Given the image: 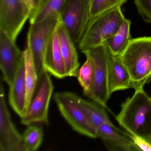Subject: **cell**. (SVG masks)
I'll use <instances>...</instances> for the list:
<instances>
[{
	"instance_id": "18",
	"label": "cell",
	"mask_w": 151,
	"mask_h": 151,
	"mask_svg": "<svg viewBox=\"0 0 151 151\" xmlns=\"http://www.w3.org/2000/svg\"><path fill=\"white\" fill-rule=\"evenodd\" d=\"M78 103L94 128L97 129L105 123L114 124L110 121L105 108L94 101H89L79 97Z\"/></svg>"
},
{
	"instance_id": "8",
	"label": "cell",
	"mask_w": 151,
	"mask_h": 151,
	"mask_svg": "<svg viewBox=\"0 0 151 151\" xmlns=\"http://www.w3.org/2000/svg\"><path fill=\"white\" fill-rule=\"evenodd\" d=\"M91 0H67L60 12L63 24L75 44L82 39L90 20Z\"/></svg>"
},
{
	"instance_id": "16",
	"label": "cell",
	"mask_w": 151,
	"mask_h": 151,
	"mask_svg": "<svg viewBox=\"0 0 151 151\" xmlns=\"http://www.w3.org/2000/svg\"><path fill=\"white\" fill-rule=\"evenodd\" d=\"M26 89L24 59L20 65L14 82L9 86V100L15 113L22 117L26 110Z\"/></svg>"
},
{
	"instance_id": "6",
	"label": "cell",
	"mask_w": 151,
	"mask_h": 151,
	"mask_svg": "<svg viewBox=\"0 0 151 151\" xmlns=\"http://www.w3.org/2000/svg\"><path fill=\"white\" fill-rule=\"evenodd\" d=\"M79 98L77 94L70 92H60L53 95L60 113L74 130L88 137L96 138L97 129L79 106Z\"/></svg>"
},
{
	"instance_id": "15",
	"label": "cell",
	"mask_w": 151,
	"mask_h": 151,
	"mask_svg": "<svg viewBox=\"0 0 151 151\" xmlns=\"http://www.w3.org/2000/svg\"><path fill=\"white\" fill-rule=\"evenodd\" d=\"M44 66L45 69L56 78L61 79L68 77L61 52L57 28L47 47L44 58Z\"/></svg>"
},
{
	"instance_id": "13",
	"label": "cell",
	"mask_w": 151,
	"mask_h": 151,
	"mask_svg": "<svg viewBox=\"0 0 151 151\" xmlns=\"http://www.w3.org/2000/svg\"><path fill=\"white\" fill-rule=\"evenodd\" d=\"M57 31L67 76L76 77L80 63L75 43L61 20L57 26Z\"/></svg>"
},
{
	"instance_id": "20",
	"label": "cell",
	"mask_w": 151,
	"mask_h": 151,
	"mask_svg": "<svg viewBox=\"0 0 151 151\" xmlns=\"http://www.w3.org/2000/svg\"><path fill=\"white\" fill-rule=\"evenodd\" d=\"M23 56L25 67V80L27 89V110L38 82L37 70L35 68L30 47L28 43H27L26 48L23 52Z\"/></svg>"
},
{
	"instance_id": "23",
	"label": "cell",
	"mask_w": 151,
	"mask_h": 151,
	"mask_svg": "<svg viewBox=\"0 0 151 151\" xmlns=\"http://www.w3.org/2000/svg\"><path fill=\"white\" fill-rule=\"evenodd\" d=\"M92 68L90 60L86 58V61L78 70L77 78L78 83L83 90V93L89 91L92 81Z\"/></svg>"
},
{
	"instance_id": "10",
	"label": "cell",
	"mask_w": 151,
	"mask_h": 151,
	"mask_svg": "<svg viewBox=\"0 0 151 151\" xmlns=\"http://www.w3.org/2000/svg\"><path fill=\"white\" fill-rule=\"evenodd\" d=\"M0 150L24 151L22 135L17 129L8 108L1 78L0 85Z\"/></svg>"
},
{
	"instance_id": "26",
	"label": "cell",
	"mask_w": 151,
	"mask_h": 151,
	"mask_svg": "<svg viewBox=\"0 0 151 151\" xmlns=\"http://www.w3.org/2000/svg\"><path fill=\"white\" fill-rule=\"evenodd\" d=\"M32 10L35 9L37 3L34 0H25Z\"/></svg>"
},
{
	"instance_id": "5",
	"label": "cell",
	"mask_w": 151,
	"mask_h": 151,
	"mask_svg": "<svg viewBox=\"0 0 151 151\" xmlns=\"http://www.w3.org/2000/svg\"><path fill=\"white\" fill-rule=\"evenodd\" d=\"M54 85L49 73L45 70L38 78L30 102L21 123L26 126L36 124H48V111Z\"/></svg>"
},
{
	"instance_id": "22",
	"label": "cell",
	"mask_w": 151,
	"mask_h": 151,
	"mask_svg": "<svg viewBox=\"0 0 151 151\" xmlns=\"http://www.w3.org/2000/svg\"><path fill=\"white\" fill-rule=\"evenodd\" d=\"M127 1V0H91L90 22L108 11L121 7Z\"/></svg>"
},
{
	"instance_id": "12",
	"label": "cell",
	"mask_w": 151,
	"mask_h": 151,
	"mask_svg": "<svg viewBox=\"0 0 151 151\" xmlns=\"http://www.w3.org/2000/svg\"><path fill=\"white\" fill-rule=\"evenodd\" d=\"M129 134L114 124L108 123L102 124L97 130V137L102 139L108 150L110 151H137Z\"/></svg>"
},
{
	"instance_id": "3",
	"label": "cell",
	"mask_w": 151,
	"mask_h": 151,
	"mask_svg": "<svg viewBox=\"0 0 151 151\" xmlns=\"http://www.w3.org/2000/svg\"><path fill=\"white\" fill-rule=\"evenodd\" d=\"M90 60L92 68V81L89 91L83 93L92 101L107 108L110 99L108 86V63L111 54L105 44L81 51Z\"/></svg>"
},
{
	"instance_id": "4",
	"label": "cell",
	"mask_w": 151,
	"mask_h": 151,
	"mask_svg": "<svg viewBox=\"0 0 151 151\" xmlns=\"http://www.w3.org/2000/svg\"><path fill=\"white\" fill-rule=\"evenodd\" d=\"M125 17L121 7L108 11L90 21L79 43L81 51L104 44L116 33Z\"/></svg>"
},
{
	"instance_id": "1",
	"label": "cell",
	"mask_w": 151,
	"mask_h": 151,
	"mask_svg": "<svg viewBox=\"0 0 151 151\" xmlns=\"http://www.w3.org/2000/svg\"><path fill=\"white\" fill-rule=\"evenodd\" d=\"M116 119L130 135L151 137V97L144 88L136 90L121 105Z\"/></svg>"
},
{
	"instance_id": "2",
	"label": "cell",
	"mask_w": 151,
	"mask_h": 151,
	"mask_svg": "<svg viewBox=\"0 0 151 151\" xmlns=\"http://www.w3.org/2000/svg\"><path fill=\"white\" fill-rule=\"evenodd\" d=\"M121 60L129 71L133 89H143L151 79V37L132 39Z\"/></svg>"
},
{
	"instance_id": "17",
	"label": "cell",
	"mask_w": 151,
	"mask_h": 151,
	"mask_svg": "<svg viewBox=\"0 0 151 151\" xmlns=\"http://www.w3.org/2000/svg\"><path fill=\"white\" fill-rule=\"evenodd\" d=\"M131 24V21L125 18L116 33L104 42L111 55L120 56L126 50L132 39L130 34Z\"/></svg>"
},
{
	"instance_id": "11",
	"label": "cell",
	"mask_w": 151,
	"mask_h": 151,
	"mask_svg": "<svg viewBox=\"0 0 151 151\" xmlns=\"http://www.w3.org/2000/svg\"><path fill=\"white\" fill-rule=\"evenodd\" d=\"M23 60V52L15 41L0 30V68L3 79L9 86L12 84Z\"/></svg>"
},
{
	"instance_id": "19",
	"label": "cell",
	"mask_w": 151,
	"mask_h": 151,
	"mask_svg": "<svg viewBox=\"0 0 151 151\" xmlns=\"http://www.w3.org/2000/svg\"><path fill=\"white\" fill-rule=\"evenodd\" d=\"M67 0H37L35 9L30 17V24L40 22L47 17L60 14Z\"/></svg>"
},
{
	"instance_id": "9",
	"label": "cell",
	"mask_w": 151,
	"mask_h": 151,
	"mask_svg": "<svg viewBox=\"0 0 151 151\" xmlns=\"http://www.w3.org/2000/svg\"><path fill=\"white\" fill-rule=\"evenodd\" d=\"M32 11L25 0H0V30L15 41Z\"/></svg>"
},
{
	"instance_id": "21",
	"label": "cell",
	"mask_w": 151,
	"mask_h": 151,
	"mask_svg": "<svg viewBox=\"0 0 151 151\" xmlns=\"http://www.w3.org/2000/svg\"><path fill=\"white\" fill-rule=\"evenodd\" d=\"M44 132L41 127L35 124L29 125L22 134L24 151H37L42 144Z\"/></svg>"
},
{
	"instance_id": "24",
	"label": "cell",
	"mask_w": 151,
	"mask_h": 151,
	"mask_svg": "<svg viewBox=\"0 0 151 151\" xmlns=\"http://www.w3.org/2000/svg\"><path fill=\"white\" fill-rule=\"evenodd\" d=\"M137 10L143 20L151 23V0H134Z\"/></svg>"
},
{
	"instance_id": "14",
	"label": "cell",
	"mask_w": 151,
	"mask_h": 151,
	"mask_svg": "<svg viewBox=\"0 0 151 151\" xmlns=\"http://www.w3.org/2000/svg\"><path fill=\"white\" fill-rule=\"evenodd\" d=\"M108 86L111 96L115 92L133 88L130 76L120 56L110 55L108 63Z\"/></svg>"
},
{
	"instance_id": "25",
	"label": "cell",
	"mask_w": 151,
	"mask_h": 151,
	"mask_svg": "<svg viewBox=\"0 0 151 151\" xmlns=\"http://www.w3.org/2000/svg\"><path fill=\"white\" fill-rule=\"evenodd\" d=\"M134 142L137 151H151V137L147 138L129 134Z\"/></svg>"
},
{
	"instance_id": "27",
	"label": "cell",
	"mask_w": 151,
	"mask_h": 151,
	"mask_svg": "<svg viewBox=\"0 0 151 151\" xmlns=\"http://www.w3.org/2000/svg\"></svg>"
},
{
	"instance_id": "7",
	"label": "cell",
	"mask_w": 151,
	"mask_h": 151,
	"mask_svg": "<svg viewBox=\"0 0 151 151\" xmlns=\"http://www.w3.org/2000/svg\"><path fill=\"white\" fill-rule=\"evenodd\" d=\"M60 22V14H57L38 22L30 24L27 43L30 47L38 78L45 70L44 58L46 50Z\"/></svg>"
}]
</instances>
